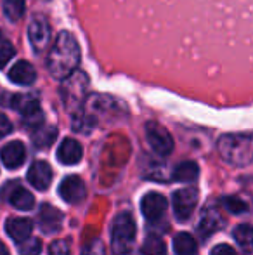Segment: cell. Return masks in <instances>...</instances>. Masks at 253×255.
<instances>
[{
    "label": "cell",
    "mask_w": 253,
    "mask_h": 255,
    "mask_svg": "<svg viewBox=\"0 0 253 255\" xmlns=\"http://www.w3.org/2000/svg\"><path fill=\"white\" fill-rule=\"evenodd\" d=\"M80 63V47L75 37L68 31H61L47 56V70L58 80L66 78L77 70Z\"/></svg>",
    "instance_id": "cell-1"
},
{
    "label": "cell",
    "mask_w": 253,
    "mask_h": 255,
    "mask_svg": "<svg viewBox=\"0 0 253 255\" xmlns=\"http://www.w3.org/2000/svg\"><path fill=\"white\" fill-rule=\"evenodd\" d=\"M217 149L224 161L234 167L250 165L253 160V134H227L217 142Z\"/></svg>",
    "instance_id": "cell-2"
},
{
    "label": "cell",
    "mask_w": 253,
    "mask_h": 255,
    "mask_svg": "<svg viewBox=\"0 0 253 255\" xmlns=\"http://www.w3.org/2000/svg\"><path fill=\"white\" fill-rule=\"evenodd\" d=\"M61 98L64 103V108L77 115L78 111L84 108L87 101V92H88V77L84 71H77L70 73L66 78H63L61 84Z\"/></svg>",
    "instance_id": "cell-3"
},
{
    "label": "cell",
    "mask_w": 253,
    "mask_h": 255,
    "mask_svg": "<svg viewBox=\"0 0 253 255\" xmlns=\"http://www.w3.org/2000/svg\"><path fill=\"white\" fill-rule=\"evenodd\" d=\"M135 238V221L130 212H122L116 215L113 222V254L127 255L132 250V243Z\"/></svg>",
    "instance_id": "cell-4"
},
{
    "label": "cell",
    "mask_w": 253,
    "mask_h": 255,
    "mask_svg": "<svg viewBox=\"0 0 253 255\" xmlns=\"http://www.w3.org/2000/svg\"><path fill=\"white\" fill-rule=\"evenodd\" d=\"M144 130H146V139H148L149 146H151L153 151L156 154H160V156H169V154L173 151V139L163 125L151 120L144 125Z\"/></svg>",
    "instance_id": "cell-5"
},
{
    "label": "cell",
    "mask_w": 253,
    "mask_h": 255,
    "mask_svg": "<svg viewBox=\"0 0 253 255\" xmlns=\"http://www.w3.org/2000/svg\"><path fill=\"white\" fill-rule=\"evenodd\" d=\"M198 189L196 188H184L175 191L173 195V212H175L177 221L184 222L192 215L196 205H198Z\"/></svg>",
    "instance_id": "cell-6"
},
{
    "label": "cell",
    "mask_w": 253,
    "mask_h": 255,
    "mask_svg": "<svg viewBox=\"0 0 253 255\" xmlns=\"http://www.w3.org/2000/svg\"><path fill=\"white\" fill-rule=\"evenodd\" d=\"M87 195L85 182L78 175H68L59 184V196L66 203H80Z\"/></svg>",
    "instance_id": "cell-7"
},
{
    "label": "cell",
    "mask_w": 253,
    "mask_h": 255,
    "mask_svg": "<svg viewBox=\"0 0 253 255\" xmlns=\"http://www.w3.org/2000/svg\"><path fill=\"white\" fill-rule=\"evenodd\" d=\"M28 37H30L31 47L37 52H42L49 45V40H51V28H49V23L44 17H35V19L31 21L30 28H28Z\"/></svg>",
    "instance_id": "cell-8"
},
{
    "label": "cell",
    "mask_w": 253,
    "mask_h": 255,
    "mask_svg": "<svg viewBox=\"0 0 253 255\" xmlns=\"http://www.w3.org/2000/svg\"><path fill=\"white\" fill-rule=\"evenodd\" d=\"M28 181H30V184L33 186V188L40 189V191H45L52 182L51 165L44 160L35 161L30 167V170H28Z\"/></svg>",
    "instance_id": "cell-9"
},
{
    "label": "cell",
    "mask_w": 253,
    "mask_h": 255,
    "mask_svg": "<svg viewBox=\"0 0 253 255\" xmlns=\"http://www.w3.org/2000/svg\"><path fill=\"white\" fill-rule=\"evenodd\" d=\"M141 210L148 221H158L167 210V200L162 195H158V193H148L142 198Z\"/></svg>",
    "instance_id": "cell-10"
},
{
    "label": "cell",
    "mask_w": 253,
    "mask_h": 255,
    "mask_svg": "<svg viewBox=\"0 0 253 255\" xmlns=\"http://www.w3.org/2000/svg\"><path fill=\"white\" fill-rule=\"evenodd\" d=\"M38 221H40V228L44 233H56L61 229L63 224V212L58 210L56 207L49 203H44L40 208V215H38Z\"/></svg>",
    "instance_id": "cell-11"
},
{
    "label": "cell",
    "mask_w": 253,
    "mask_h": 255,
    "mask_svg": "<svg viewBox=\"0 0 253 255\" xmlns=\"http://www.w3.org/2000/svg\"><path fill=\"white\" fill-rule=\"evenodd\" d=\"M2 161L7 168H17L24 163V158H26V148L21 141H12L9 144H5L0 151Z\"/></svg>",
    "instance_id": "cell-12"
},
{
    "label": "cell",
    "mask_w": 253,
    "mask_h": 255,
    "mask_svg": "<svg viewBox=\"0 0 253 255\" xmlns=\"http://www.w3.org/2000/svg\"><path fill=\"white\" fill-rule=\"evenodd\" d=\"M31 229H33V224H31L30 219L24 217H12L5 222V231L14 242L21 243L26 238H30Z\"/></svg>",
    "instance_id": "cell-13"
},
{
    "label": "cell",
    "mask_w": 253,
    "mask_h": 255,
    "mask_svg": "<svg viewBox=\"0 0 253 255\" xmlns=\"http://www.w3.org/2000/svg\"><path fill=\"white\" fill-rule=\"evenodd\" d=\"M37 78V71L28 61H17L9 70V80L17 85H31Z\"/></svg>",
    "instance_id": "cell-14"
},
{
    "label": "cell",
    "mask_w": 253,
    "mask_h": 255,
    "mask_svg": "<svg viewBox=\"0 0 253 255\" xmlns=\"http://www.w3.org/2000/svg\"><path fill=\"white\" fill-rule=\"evenodd\" d=\"M82 154H84V149L80 142L75 139H64L58 149V160L64 165H75L82 160Z\"/></svg>",
    "instance_id": "cell-15"
},
{
    "label": "cell",
    "mask_w": 253,
    "mask_h": 255,
    "mask_svg": "<svg viewBox=\"0 0 253 255\" xmlns=\"http://www.w3.org/2000/svg\"><path fill=\"white\" fill-rule=\"evenodd\" d=\"M222 226H224L222 215H220L215 208H206L201 215V221H199V224H198V229L205 238H208L210 235L219 231Z\"/></svg>",
    "instance_id": "cell-16"
},
{
    "label": "cell",
    "mask_w": 253,
    "mask_h": 255,
    "mask_svg": "<svg viewBox=\"0 0 253 255\" xmlns=\"http://www.w3.org/2000/svg\"><path fill=\"white\" fill-rule=\"evenodd\" d=\"M56 137H58L56 127H51V125L42 127L40 125L38 128H35L33 144H35V148H38V149H45V148H49V146H52V142L56 141Z\"/></svg>",
    "instance_id": "cell-17"
},
{
    "label": "cell",
    "mask_w": 253,
    "mask_h": 255,
    "mask_svg": "<svg viewBox=\"0 0 253 255\" xmlns=\"http://www.w3.org/2000/svg\"><path fill=\"white\" fill-rule=\"evenodd\" d=\"M173 249L177 255H196L198 254V243L189 233H180L173 240Z\"/></svg>",
    "instance_id": "cell-18"
},
{
    "label": "cell",
    "mask_w": 253,
    "mask_h": 255,
    "mask_svg": "<svg viewBox=\"0 0 253 255\" xmlns=\"http://www.w3.org/2000/svg\"><path fill=\"white\" fill-rule=\"evenodd\" d=\"M12 106L19 111L21 115H28V113H33V111L40 110V103L35 96L30 94H17L12 98Z\"/></svg>",
    "instance_id": "cell-19"
},
{
    "label": "cell",
    "mask_w": 253,
    "mask_h": 255,
    "mask_svg": "<svg viewBox=\"0 0 253 255\" xmlns=\"http://www.w3.org/2000/svg\"><path fill=\"white\" fill-rule=\"evenodd\" d=\"M198 174H199V168L194 161H182L173 170V179L179 182H192L196 181Z\"/></svg>",
    "instance_id": "cell-20"
},
{
    "label": "cell",
    "mask_w": 253,
    "mask_h": 255,
    "mask_svg": "<svg viewBox=\"0 0 253 255\" xmlns=\"http://www.w3.org/2000/svg\"><path fill=\"white\" fill-rule=\"evenodd\" d=\"M233 236L238 242V245H240L243 250L250 252V250L253 249V226H250V224L236 226L234 231H233Z\"/></svg>",
    "instance_id": "cell-21"
},
{
    "label": "cell",
    "mask_w": 253,
    "mask_h": 255,
    "mask_svg": "<svg viewBox=\"0 0 253 255\" xmlns=\"http://www.w3.org/2000/svg\"><path fill=\"white\" fill-rule=\"evenodd\" d=\"M9 200H10V203H12L16 208H19V210H30V208H33V205H35L33 195H31L30 191H26L24 188L14 189Z\"/></svg>",
    "instance_id": "cell-22"
},
{
    "label": "cell",
    "mask_w": 253,
    "mask_h": 255,
    "mask_svg": "<svg viewBox=\"0 0 253 255\" xmlns=\"http://www.w3.org/2000/svg\"><path fill=\"white\" fill-rule=\"evenodd\" d=\"M3 12L10 21H19L24 16L26 10V2L24 0H2Z\"/></svg>",
    "instance_id": "cell-23"
},
{
    "label": "cell",
    "mask_w": 253,
    "mask_h": 255,
    "mask_svg": "<svg viewBox=\"0 0 253 255\" xmlns=\"http://www.w3.org/2000/svg\"><path fill=\"white\" fill-rule=\"evenodd\" d=\"M142 255H167V247L162 238L149 235L142 245Z\"/></svg>",
    "instance_id": "cell-24"
},
{
    "label": "cell",
    "mask_w": 253,
    "mask_h": 255,
    "mask_svg": "<svg viewBox=\"0 0 253 255\" xmlns=\"http://www.w3.org/2000/svg\"><path fill=\"white\" fill-rule=\"evenodd\" d=\"M42 252V242L38 238H26L21 242L19 254L21 255H40Z\"/></svg>",
    "instance_id": "cell-25"
},
{
    "label": "cell",
    "mask_w": 253,
    "mask_h": 255,
    "mask_svg": "<svg viewBox=\"0 0 253 255\" xmlns=\"http://www.w3.org/2000/svg\"><path fill=\"white\" fill-rule=\"evenodd\" d=\"M222 203L231 214H243V212L248 210V205L238 196H227V198L222 200Z\"/></svg>",
    "instance_id": "cell-26"
},
{
    "label": "cell",
    "mask_w": 253,
    "mask_h": 255,
    "mask_svg": "<svg viewBox=\"0 0 253 255\" xmlns=\"http://www.w3.org/2000/svg\"><path fill=\"white\" fill-rule=\"evenodd\" d=\"M82 255H104V245L99 238H94L84 247Z\"/></svg>",
    "instance_id": "cell-27"
},
{
    "label": "cell",
    "mask_w": 253,
    "mask_h": 255,
    "mask_svg": "<svg viewBox=\"0 0 253 255\" xmlns=\"http://www.w3.org/2000/svg\"><path fill=\"white\" fill-rule=\"evenodd\" d=\"M49 255H70V245L66 240H56L49 247Z\"/></svg>",
    "instance_id": "cell-28"
},
{
    "label": "cell",
    "mask_w": 253,
    "mask_h": 255,
    "mask_svg": "<svg viewBox=\"0 0 253 255\" xmlns=\"http://www.w3.org/2000/svg\"><path fill=\"white\" fill-rule=\"evenodd\" d=\"M14 54H16V51H14V47L10 44H7V42L5 44H0V68L5 66L14 57Z\"/></svg>",
    "instance_id": "cell-29"
},
{
    "label": "cell",
    "mask_w": 253,
    "mask_h": 255,
    "mask_svg": "<svg viewBox=\"0 0 253 255\" xmlns=\"http://www.w3.org/2000/svg\"><path fill=\"white\" fill-rule=\"evenodd\" d=\"M12 132V124L3 113H0V137H5Z\"/></svg>",
    "instance_id": "cell-30"
},
{
    "label": "cell",
    "mask_w": 253,
    "mask_h": 255,
    "mask_svg": "<svg viewBox=\"0 0 253 255\" xmlns=\"http://www.w3.org/2000/svg\"><path fill=\"white\" fill-rule=\"evenodd\" d=\"M212 255H236V250L233 247L226 245V243H220L212 250Z\"/></svg>",
    "instance_id": "cell-31"
},
{
    "label": "cell",
    "mask_w": 253,
    "mask_h": 255,
    "mask_svg": "<svg viewBox=\"0 0 253 255\" xmlns=\"http://www.w3.org/2000/svg\"><path fill=\"white\" fill-rule=\"evenodd\" d=\"M0 255H10V254H9V250H7V247L3 245L2 242H0Z\"/></svg>",
    "instance_id": "cell-32"
}]
</instances>
